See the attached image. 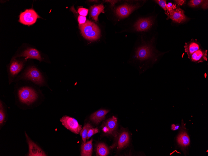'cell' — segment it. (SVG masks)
<instances>
[{
  "instance_id": "obj_16",
  "label": "cell",
  "mask_w": 208,
  "mask_h": 156,
  "mask_svg": "<svg viewBox=\"0 0 208 156\" xmlns=\"http://www.w3.org/2000/svg\"><path fill=\"white\" fill-rule=\"evenodd\" d=\"M117 125V118L113 116L107 120L102 130L105 133L111 134L116 129Z\"/></svg>"
},
{
  "instance_id": "obj_1",
  "label": "cell",
  "mask_w": 208,
  "mask_h": 156,
  "mask_svg": "<svg viewBox=\"0 0 208 156\" xmlns=\"http://www.w3.org/2000/svg\"><path fill=\"white\" fill-rule=\"evenodd\" d=\"M152 40H146L141 39L140 43L134 49L133 55L134 60L139 65L141 71L155 63L165 52L157 50Z\"/></svg>"
},
{
  "instance_id": "obj_23",
  "label": "cell",
  "mask_w": 208,
  "mask_h": 156,
  "mask_svg": "<svg viewBox=\"0 0 208 156\" xmlns=\"http://www.w3.org/2000/svg\"><path fill=\"white\" fill-rule=\"evenodd\" d=\"M204 1L203 0H191L188 2V5L191 7H198L201 6Z\"/></svg>"
},
{
  "instance_id": "obj_24",
  "label": "cell",
  "mask_w": 208,
  "mask_h": 156,
  "mask_svg": "<svg viewBox=\"0 0 208 156\" xmlns=\"http://www.w3.org/2000/svg\"><path fill=\"white\" fill-rule=\"evenodd\" d=\"M0 125L3 123L5 119V113L2 104L0 101Z\"/></svg>"
},
{
  "instance_id": "obj_26",
  "label": "cell",
  "mask_w": 208,
  "mask_h": 156,
  "mask_svg": "<svg viewBox=\"0 0 208 156\" xmlns=\"http://www.w3.org/2000/svg\"><path fill=\"white\" fill-rule=\"evenodd\" d=\"M98 132V130L97 128H93V127L90 129L88 130L87 139H88L94 134Z\"/></svg>"
},
{
  "instance_id": "obj_2",
  "label": "cell",
  "mask_w": 208,
  "mask_h": 156,
  "mask_svg": "<svg viewBox=\"0 0 208 156\" xmlns=\"http://www.w3.org/2000/svg\"><path fill=\"white\" fill-rule=\"evenodd\" d=\"M79 27L83 37L91 41L98 39L101 35V31L98 26L93 22L87 20L83 24L79 25Z\"/></svg>"
},
{
  "instance_id": "obj_8",
  "label": "cell",
  "mask_w": 208,
  "mask_h": 156,
  "mask_svg": "<svg viewBox=\"0 0 208 156\" xmlns=\"http://www.w3.org/2000/svg\"><path fill=\"white\" fill-rule=\"evenodd\" d=\"M63 125L73 133L79 134L82 129V125L79 124L74 118L67 116H63L60 120Z\"/></svg>"
},
{
  "instance_id": "obj_22",
  "label": "cell",
  "mask_w": 208,
  "mask_h": 156,
  "mask_svg": "<svg viewBox=\"0 0 208 156\" xmlns=\"http://www.w3.org/2000/svg\"><path fill=\"white\" fill-rule=\"evenodd\" d=\"M92 126L89 123L86 124L80 132V134L84 143H86L87 139V134L89 130L92 128Z\"/></svg>"
},
{
  "instance_id": "obj_19",
  "label": "cell",
  "mask_w": 208,
  "mask_h": 156,
  "mask_svg": "<svg viewBox=\"0 0 208 156\" xmlns=\"http://www.w3.org/2000/svg\"><path fill=\"white\" fill-rule=\"evenodd\" d=\"M177 140L178 144L182 147H186L190 143L189 137L185 132H181L178 135Z\"/></svg>"
},
{
  "instance_id": "obj_9",
  "label": "cell",
  "mask_w": 208,
  "mask_h": 156,
  "mask_svg": "<svg viewBox=\"0 0 208 156\" xmlns=\"http://www.w3.org/2000/svg\"><path fill=\"white\" fill-rule=\"evenodd\" d=\"M167 16V19H171L173 21L178 23H183L188 19L185 15L184 11L178 6L170 13L165 12Z\"/></svg>"
},
{
  "instance_id": "obj_29",
  "label": "cell",
  "mask_w": 208,
  "mask_h": 156,
  "mask_svg": "<svg viewBox=\"0 0 208 156\" xmlns=\"http://www.w3.org/2000/svg\"><path fill=\"white\" fill-rule=\"evenodd\" d=\"M78 20L79 25H82L85 23L87 21L86 17L81 15L78 16Z\"/></svg>"
},
{
  "instance_id": "obj_30",
  "label": "cell",
  "mask_w": 208,
  "mask_h": 156,
  "mask_svg": "<svg viewBox=\"0 0 208 156\" xmlns=\"http://www.w3.org/2000/svg\"><path fill=\"white\" fill-rule=\"evenodd\" d=\"M175 3L178 5V6H182L185 3L186 0H174Z\"/></svg>"
},
{
  "instance_id": "obj_18",
  "label": "cell",
  "mask_w": 208,
  "mask_h": 156,
  "mask_svg": "<svg viewBox=\"0 0 208 156\" xmlns=\"http://www.w3.org/2000/svg\"><path fill=\"white\" fill-rule=\"evenodd\" d=\"M92 139L86 143H83L81 145V156H91L92 150Z\"/></svg>"
},
{
  "instance_id": "obj_28",
  "label": "cell",
  "mask_w": 208,
  "mask_h": 156,
  "mask_svg": "<svg viewBox=\"0 0 208 156\" xmlns=\"http://www.w3.org/2000/svg\"><path fill=\"white\" fill-rule=\"evenodd\" d=\"M78 11V13L80 15L85 17L88 14V9L81 7L79 8Z\"/></svg>"
},
{
  "instance_id": "obj_11",
  "label": "cell",
  "mask_w": 208,
  "mask_h": 156,
  "mask_svg": "<svg viewBox=\"0 0 208 156\" xmlns=\"http://www.w3.org/2000/svg\"><path fill=\"white\" fill-rule=\"evenodd\" d=\"M17 56L23 57L25 59H35L41 61L43 59L39 51L37 49L33 48H27L23 51Z\"/></svg>"
},
{
  "instance_id": "obj_7",
  "label": "cell",
  "mask_w": 208,
  "mask_h": 156,
  "mask_svg": "<svg viewBox=\"0 0 208 156\" xmlns=\"http://www.w3.org/2000/svg\"><path fill=\"white\" fill-rule=\"evenodd\" d=\"M154 23V19L151 17L141 18L135 23L132 28L136 32L147 31L151 29Z\"/></svg>"
},
{
  "instance_id": "obj_6",
  "label": "cell",
  "mask_w": 208,
  "mask_h": 156,
  "mask_svg": "<svg viewBox=\"0 0 208 156\" xmlns=\"http://www.w3.org/2000/svg\"><path fill=\"white\" fill-rule=\"evenodd\" d=\"M40 17L32 8L26 9L21 12L19 16V22L25 25L30 26L34 24Z\"/></svg>"
},
{
  "instance_id": "obj_15",
  "label": "cell",
  "mask_w": 208,
  "mask_h": 156,
  "mask_svg": "<svg viewBox=\"0 0 208 156\" xmlns=\"http://www.w3.org/2000/svg\"><path fill=\"white\" fill-rule=\"evenodd\" d=\"M109 111V110L105 109L98 110L92 114L90 116V119L94 123L98 124L104 120L106 115Z\"/></svg>"
},
{
  "instance_id": "obj_25",
  "label": "cell",
  "mask_w": 208,
  "mask_h": 156,
  "mask_svg": "<svg viewBox=\"0 0 208 156\" xmlns=\"http://www.w3.org/2000/svg\"><path fill=\"white\" fill-rule=\"evenodd\" d=\"M177 7L176 5L172 2H168L166 6V12L168 13H171Z\"/></svg>"
},
{
  "instance_id": "obj_21",
  "label": "cell",
  "mask_w": 208,
  "mask_h": 156,
  "mask_svg": "<svg viewBox=\"0 0 208 156\" xmlns=\"http://www.w3.org/2000/svg\"><path fill=\"white\" fill-rule=\"evenodd\" d=\"M97 152L98 155L100 156H106L109 154V150L104 143H99L97 146Z\"/></svg>"
},
{
  "instance_id": "obj_3",
  "label": "cell",
  "mask_w": 208,
  "mask_h": 156,
  "mask_svg": "<svg viewBox=\"0 0 208 156\" xmlns=\"http://www.w3.org/2000/svg\"><path fill=\"white\" fill-rule=\"evenodd\" d=\"M18 95L20 102L28 105L35 102L38 98V94L35 90L27 86L20 88L18 92Z\"/></svg>"
},
{
  "instance_id": "obj_17",
  "label": "cell",
  "mask_w": 208,
  "mask_h": 156,
  "mask_svg": "<svg viewBox=\"0 0 208 156\" xmlns=\"http://www.w3.org/2000/svg\"><path fill=\"white\" fill-rule=\"evenodd\" d=\"M104 7L103 4L94 5L90 8V14L92 19L95 21L98 20V17L101 13H104Z\"/></svg>"
},
{
  "instance_id": "obj_4",
  "label": "cell",
  "mask_w": 208,
  "mask_h": 156,
  "mask_svg": "<svg viewBox=\"0 0 208 156\" xmlns=\"http://www.w3.org/2000/svg\"><path fill=\"white\" fill-rule=\"evenodd\" d=\"M21 79L31 81L39 86L43 85L45 82L44 76L37 68L34 66L28 68L21 76Z\"/></svg>"
},
{
  "instance_id": "obj_13",
  "label": "cell",
  "mask_w": 208,
  "mask_h": 156,
  "mask_svg": "<svg viewBox=\"0 0 208 156\" xmlns=\"http://www.w3.org/2000/svg\"><path fill=\"white\" fill-rule=\"evenodd\" d=\"M207 50L201 48L192 54L189 59L191 61L196 63L207 61Z\"/></svg>"
},
{
  "instance_id": "obj_31",
  "label": "cell",
  "mask_w": 208,
  "mask_h": 156,
  "mask_svg": "<svg viewBox=\"0 0 208 156\" xmlns=\"http://www.w3.org/2000/svg\"><path fill=\"white\" fill-rule=\"evenodd\" d=\"M201 7L204 9H206L208 8V0H204L202 4Z\"/></svg>"
},
{
  "instance_id": "obj_20",
  "label": "cell",
  "mask_w": 208,
  "mask_h": 156,
  "mask_svg": "<svg viewBox=\"0 0 208 156\" xmlns=\"http://www.w3.org/2000/svg\"><path fill=\"white\" fill-rule=\"evenodd\" d=\"M129 136L128 133L123 132L120 135L118 142V146L119 149H121L126 146L128 144Z\"/></svg>"
},
{
  "instance_id": "obj_10",
  "label": "cell",
  "mask_w": 208,
  "mask_h": 156,
  "mask_svg": "<svg viewBox=\"0 0 208 156\" xmlns=\"http://www.w3.org/2000/svg\"><path fill=\"white\" fill-rule=\"evenodd\" d=\"M25 134L29 147V156H46L43 150L36 144L33 142L25 132Z\"/></svg>"
},
{
  "instance_id": "obj_14",
  "label": "cell",
  "mask_w": 208,
  "mask_h": 156,
  "mask_svg": "<svg viewBox=\"0 0 208 156\" xmlns=\"http://www.w3.org/2000/svg\"><path fill=\"white\" fill-rule=\"evenodd\" d=\"M24 65V63L14 59L12 61L9 67V73L11 78L15 77L22 70Z\"/></svg>"
},
{
  "instance_id": "obj_5",
  "label": "cell",
  "mask_w": 208,
  "mask_h": 156,
  "mask_svg": "<svg viewBox=\"0 0 208 156\" xmlns=\"http://www.w3.org/2000/svg\"><path fill=\"white\" fill-rule=\"evenodd\" d=\"M141 6L139 3L135 4L125 3L119 6L116 8L115 13L119 19H123L128 17L133 12Z\"/></svg>"
},
{
  "instance_id": "obj_33",
  "label": "cell",
  "mask_w": 208,
  "mask_h": 156,
  "mask_svg": "<svg viewBox=\"0 0 208 156\" xmlns=\"http://www.w3.org/2000/svg\"><path fill=\"white\" fill-rule=\"evenodd\" d=\"M107 2H110L112 5H114L118 1H106Z\"/></svg>"
},
{
  "instance_id": "obj_32",
  "label": "cell",
  "mask_w": 208,
  "mask_h": 156,
  "mask_svg": "<svg viewBox=\"0 0 208 156\" xmlns=\"http://www.w3.org/2000/svg\"><path fill=\"white\" fill-rule=\"evenodd\" d=\"M179 125H175L173 124L171 125V129L173 130H178L179 128Z\"/></svg>"
},
{
  "instance_id": "obj_12",
  "label": "cell",
  "mask_w": 208,
  "mask_h": 156,
  "mask_svg": "<svg viewBox=\"0 0 208 156\" xmlns=\"http://www.w3.org/2000/svg\"><path fill=\"white\" fill-rule=\"evenodd\" d=\"M184 47L185 51L187 53L189 59L192 54L201 48V45L197 40L193 39L188 42L185 43Z\"/></svg>"
},
{
  "instance_id": "obj_27",
  "label": "cell",
  "mask_w": 208,
  "mask_h": 156,
  "mask_svg": "<svg viewBox=\"0 0 208 156\" xmlns=\"http://www.w3.org/2000/svg\"><path fill=\"white\" fill-rule=\"evenodd\" d=\"M157 3L160 7H161L166 12V0H156L154 1Z\"/></svg>"
}]
</instances>
